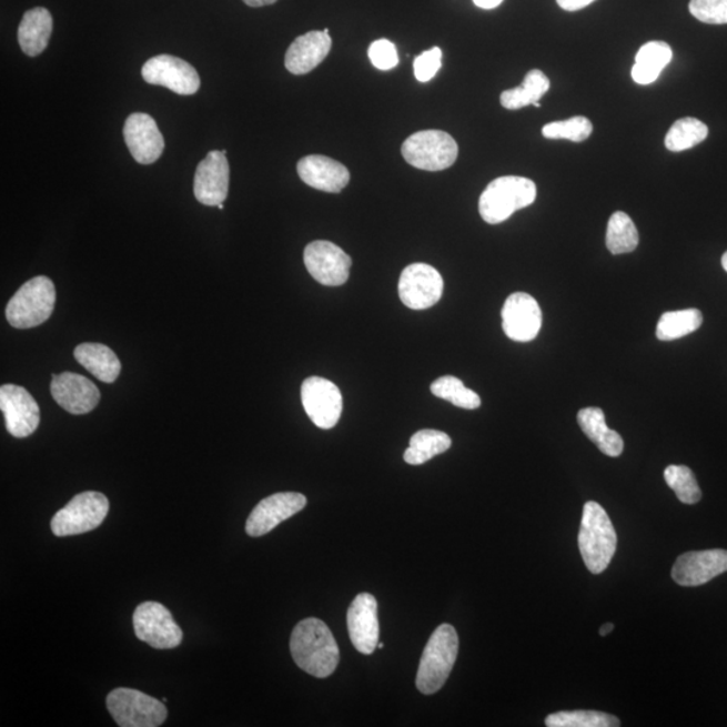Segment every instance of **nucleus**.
<instances>
[{"label": "nucleus", "instance_id": "obj_36", "mask_svg": "<svg viewBox=\"0 0 727 727\" xmlns=\"http://www.w3.org/2000/svg\"><path fill=\"white\" fill-rule=\"evenodd\" d=\"M593 123L585 117H574L559 122H553L542 129L543 137L547 139H566L575 143H580L590 138Z\"/></svg>", "mask_w": 727, "mask_h": 727}, {"label": "nucleus", "instance_id": "obj_14", "mask_svg": "<svg viewBox=\"0 0 727 727\" xmlns=\"http://www.w3.org/2000/svg\"><path fill=\"white\" fill-rule=\"evenodd\" d=\"M307 498L302 493L282 492L264 498L251 512L245 523V533L252 537L271 533L281 523L306 507Z\"/></svg>", "mask_w": 727, "mask_h": 727}, {"label": "nucleus", "instance_id": "obj_25", "mask_svg": "<svg viewBox=\"0 0 727 727\" xmlns=\"http://www.w3.org/2000/svg\"><path fill=\"white\" fill-rule=\"evenodd\" d=\"M578 425L594 445L609 457H618L624 452V440L615 430L606 425L604 411L586 407L578 413Z\"/></svg>", "mask_w": 727, "mask_h": 727}, {"label": "nucleus", "instance_id": "obj_21", "mask_svg": "<svg viewBox=\"0 0 727 727\" xmlns=\"http://www.w3.org/2000/svg\"><path fill=\"white\" fill-rule=\"evenodd\" d=\"M123 134L130 153L138 163L151 164L160 160L164 139L154 118L148 113H131L125 120Z\"/></svg>", "mask_w": 727, "mask_h": 727}, {"label": "nucleus", "instance_id": "obj_43", "mask_svg": "<svg viewBox=\"0 0 727 727\" xmlns=\"http://www.w3.org/2000/svg\"><path fill=\"white\" fill-rule=\"evenodd\" d=\"M613 629H615V625L605 624V625H603V627L599 628V635L600 636H608Z\"/></svg>", "mask_w": 727, "mask_h": 727}, {"label": "nucleus", "instance_id": "obj_30", "mask_svg": "<svg viewBox=\"0 0 727 727\" xmlns=\"http://www.w3.org/2000/svg\"><path fill=\"white\" fill-rule=\"evenodd\" d=\"M701 324L704 315L698 309L664 313L656 327V337L660 341L678 340L697 332Z\"/></svg>", "mask_w": 727, "mask_h": 727}, {"label": "nucleus", "instance_id": "obj_7", "mask_svg": "<svg viewBox=\"0 0 727 727\" xmlns=\"http://www.w3.org/2000/svg\"><path fill=\"white\" fill-rule=\"evenodd\" d=\"M109 511L110 502L103 493L82 492L57 512L50 527L59 537L90 533L105 521Z\"/></svg>", "mask_w": 727, "mask_h": 727}, {"label": "nucleus", "instance_id": "obj_15", "mask_svg": "<svg viewBox=\"0 0 727 727\" xmlns=\"http://www.w3.org/2000/svg\"><path fill=\"white\" fill-rule=\"evenodd\" d=\"M0 410L6 428L16 438H27L40 426V407L28 390L14 384L0 387Z\"/></svg>", "mask_w": 727, "mask_h": 727}, {"label": "nucleus", "instance_id": "obj_37", "mask_svg": "<svg viewBox=\"0 0 727 727\" xmlns=\"http://www.w3.org/2000/svg\"><path fill=\"white\" fill-rule=\"evenodd\" d=\"M691 16L707 24H727V0H691Z\"/></svg>", "mask_w": 727, "mask_h": 727}, {"label": "nucleus", "instance_id": "obj_31", "mask_svg": "<svg viewBox=\"0 0 727 727\" xmlns=\"http://www.w3.org/2000/svg\"><path fill=\"white\" fill-rule=\"evenodd\" d=\"M638 245L637 228L627 213H613L606 230V246L613 255L629 254Z\"/></svg>", "mask_w": 727, "mask_h": 727}, {"label": "nucleus", "instance_id": "obj_3", "mask_svg": "<svg viewBox=\"0 0 727 727\" xmlns=\"http://www.w3.org/2000/svg\"><path fill=\"white\" fill-rule=\"evenodd\" d=\"M458 635L451 624H442L434 630L423 650L416 687L422 694L432 695L444 687L458 656Z\"/></svg>", "mask_w": 727, "mask_h": 727}, {"label": "nucleus", "instance_id": "obj_18", "mask_svg": "<svg viewBox=\"0 0 727 727\" xmlns=\"http://www.w3.org/2000/svg\"><path fill=\"white\" fill-rule=\"evenodd\" d=\"M50 392L57 404L73 415L91 413L101 397L99 388L90 378L72 372L53 375Z\"/></svg>", "mask_w": 727, "mask_h": 727}, {"label": "nucleus", "instance_id": "obj_34", "mask_svg": "<svg viewBox=\"0 0 727 727\" xmlns=\"http://www.w3.org/2000/svg\"><path fill=\"white\" fill-rule=\"evenodd\" d=\"M619 719L603 711H559L546 718L548 727H617Z\"/></svg>", "mask_w": 727, "mask_h": 727}, {"label": "nucleus", "instance_id": "obj_35", "mask_svg": "<svg viewBox=\"0 0 727 727\" xmlns=\"http://www.w3.org/2000/svg\"><path fill=\"white\" fill-rule=\"evenodd\" d=\"M664 479L683 504L693 505L700 502L701 492L690 467L683 465L668 466L664 471Z\"/></svg>", "mask_w": 727, "mask_h": 727}, {"label": "nucleus", "instance_id": "obj_27", "mask_svg": "<svg viewBox=\"0 0 727 727\" xmlns=\"http://www.w3.org/2000/svg\"><path fill=\"white\" fill-rule=\"evenodd\" d=\"M672 60L673 49L667 42L650 41L638 50L632 79L640 85L653 84Z\"/></svg>", "mask_w": 727, "mask_h": 727}, {"label": "nucleus", "instance_id": "obj_46", "mask_svg": "<svg viewBox=\"0 0 727 727\" xmlns=\"http://www.w3.org/2000/svg\"><path fill=\"white\" fill-rule=\"evenodd\" d=\"M533 105L536 107V109H541V107H542L541 103H535Z\"/></svg>", "mask_w": 727, "mask_h": 727}, {"label": "nucleus", "instance_id": "obj_16", "mask_svg": "<svg viewBox=\"0 0 727 727\" xmlns=\"http://www.w3.org/2000/svg\"><path fill=\"white\" fill-rule=\"evenodd\" d=\"M503 331L517 343H529L542 327V310L534 296L515 293L508 296L502 310Z\"/></svg>", "mask_w": 727, "mask_h": 727}, {"label": "nucleus", "instance_id": "obj_10", "mask_svg": "<svg viewBox=\"0 0 727 727\" xmlns=\"http://www.w3.org/2000/svg\"><path fill=\"white\" fill-rule=\"evenodd\" d=\"M301 400L315 426L329 430L337 425L343 414V395L336 384L320 376L307 377L302 383Z\"/></svg>", "mask_w": 727, "mask_h": 727}, {"label": "nucleus", "instance_id": "obj_29", "mask_svg": "<svg viewBox=\"0 0 727 727\" xmlns=\"http://www.w3.org/2000/svg\"><path fill=\"white\" fill-rule=\"evenodd\" d=\"M549 80L539 69H533L524 78L521 87L504 91L501 97L505 110L516 111L524 107L539 103L541 99L548 92Z\"/></svg>", "mask_w": 727, "mask_h": 727}, {"label": "nucleus", "instance_id": "obj_44", "mask_svg": "<svg viewBox=\"0 0 727 727\" xmlns=\"http://www.w3.org/2000/svg\"><path fill=\"white\" fill-rule=\"evenodd\" d=\"M723 267L727 273V252H725V254L723 256Z\"/></svg>", "mask_w": 727, "mask_h": 727}, {"label": "nucleus", "instance_id": "obj_22", "mask_svg": "<svg viewBox=\"0 0 727 727\" xmlns=\"http://www.w3.org/2000/svg\"><path fill=\"white\" fill-rule=\"evenodd\" d=\"M301 180L310 188L326 193H340L351 181V173L343 163L325 155H307L296 164Z\"/></svg>", "mask_w": 727, "mask_h": 727}, {"label": "nucleus", "instance_id": "obj_38", "mask_svg": "<svg viewBox=\"0 0 727 727\" xmlns=\"http://www.w3.org/2000/svg\"><path fill=\"white\" fill-rule=\"evenodd\" d=\"M368 57L372 65L378 71H391L400 64V55L394 43L388 40H377L371 43Z\"/></svg>", "mask_w": 727, "mask_h": 727}, {"label": "nucleus", "instance_id": "obj_23", "mask_svg": "<svg viewBox=\"0 0 727 727\" xmlns=\"http://www.w3.org/2000/svg\"><path fill=\"white\" fill-rule=\"evenodd\" d=\"M332 49L329 30H314L295 38L287 49L284 65L290 73L302 75L314 71L324 61Z\"/></svg>", "mask_w": 727, "mask_h": 727}, {"label": "nucleus", "instance_id": "obj_19", "mask_svg": "<svg viewBox=\"0 0 727 727\" xmlns=\"http://www.w3.org/2000/svg\"><path fill=\"white\" fill-rule=\"evenodd\" d=\"M726 572V549H705L680 555L673 567V578L680 586H700Z\"/></svg>", "mask_w": 727, "mask_h": 727}, {"label": "nucleus", "instance_id": "obj_33", "mask_svg": "<svg viewBox=\"0 0 727 727\" xmlns=\"http://www.w3.org/2000/svg\"><path fill=\"white\" fill-rule=\"evenodd\" d=\"M430 391L440 400L451 402L455 407L476 410L482 406V397L476 392L466 388L458 377L447 375L436 378Z\"/></svg>", "mask_w": 727, "mask_h": 727}, {"label": "nucleus", "instance_id": "obj_24", "mask_svg": "<svg viewBox=\"0 0 727 727\" xmlns=\"http://www.w3.org/2000/svg\"><path fill=\"white\" fill-rule=\"evenodd\" d=\"M53 31V18L46 8L24 12L18 29V42L24 54L40 55L49 46Z\"/></svg>", "mask_w": 727, "mask_h": 727}, {"label": "nucleus", "instance_id": "obj_39", "mask_svg": "<svg viewBox=\"0 0 727 727\" xmlns=\"http://www.w3.org/2000/svg\"><path fill=\"white\" fill-rule=\"evenodd\" d=\"M442 67V50L438 47L426 50L414 61L416 80L427 82L435 78Z\"/></svg>", "mask_w": 727, "mask_h": 727}, {"label": "nucleus", "instance_id": "obj_8", "mask_svg": "<svg viewBox=\"0 0 727 727\" xmlns=\"http://www.w3.org/2000/svg\"><path fill=\"white\" fill-rule=\"evenodd\" d=\"M107 709L120 727H158L168 718L166 706L132 688H115L107 697Z\"/></svg>", "mask_w": 727, "mask_h": 727}, {"label": "nucleus", "instance_id": "obj_40", "mask_svg": "<svg viewBox=\"0 0 727 727\" xmlns=\"http://www.w3.org/2000/svg\"><path fill=\"white\" fill-rule=\"evenodd\" d=\"M596 2V0H556L561 9L566 11H578L587 8V6Z\"/></svg>", "mask_w": 727, "mask_h": 727}, {"label": "nucleus", "instance_id": "obj_26", "mask_svg": "<svg viewBox=\"0 0 727 727\" xmlns=\"http://www.w3.org/2000/svg\"><path fill=\"white\" fill-rule=\"evenodd\" d=\"M74 359L100 382L112 384L122 371V364L111 347L87 343L75 346Z\"/></svg>", "mask_w": 727, "mask_h": 727}, {"label": "nucleus", "instance_id": "obj_9", "mask_svg": "<svg viewBox=\"0 0 727 727\" xmlns=\"http://www.w3.org/2000/svg\"><path fill=\"white\" fill-rule=\"evenodd\" d=\"M135 636L155 649H173L182 643V629L172 613L160 603L148 600L138 606L132 617Z\"/></svg>", "mask_w": 727, "mask_h": 727}, {"label": "nucleus", "instance_id": "obj_1", "mask_svg": "<svg viewBox=\"0 0 727 727\" xmlns=\"http://www.w3.org/2000/svg\"><path fill=\"white\" fill-rule=\"evenodd\" d=\"M290 650L302 672L325 679L340 663V649L331 629L320 618H306L295 625Z\"/></svg>", "mask_w": 727, "mask_h": 727}, {"label": "nucleus", "instance_id": "obj_32", "mask_svg": "<svg viewBox=\"0 0 727 727\" xmlns=\"http://www.w3.org/2000/svg\"><path fill=\"white\" fill-rule=\"evenodd\" d=\"M709 135V129L704 122L695 118H683L676 120L673 128L667 132L664 143L673 153L690 150L704 142Z\"/></svg>", "mask_w": 727, "mask_h": 727}, {"label": "nucleus", "instance_id": "obj_28", "mask_svg": "<svg viewBox=\"0 0 727 727\" xmlns=\"http://www.w3.org/2000/svg\"><path fill=\"white\" fill-rule=\"evenodd\" d=\"M452 447V438L438 430H421L410 440V446L403 458L408 465H423Z\"/></svg>", "mask_w": 727, "mask_h": 727}, {"label": "nucleus", "instance_id": "obj_20", "mask_svg": "<svg viewBox=\"0 0 727 727\" xmlns=\"http://www.w3.org/2000/svg\"><path fill=\"white\" fill-rule=\"evenodd\" d=\"M347 630L353 646L360 654L375 653L381 636L377 618V600L370 593H360L347 610Z\"/></svg>", "mask_w": 727, "mask_h": 727}, {"label": "nucleus", "instance_id": "obj_2", "mask_svg": "<svg viewBox=\"0 0 727 727\" xmlns=\"http://www.w3.org/2000/svg\"><path fill=\"white\" fill-rule=\"evenodd\" d=\"M582 558L587 571L600 574L608 568L617 548V534L606 511L596 502H587L578 535Z\"/></svg>", "mask_w": 727, "mask_h": 727}, {"label": "nucleus", "instance_id": "obj_6", "mask_svg": "<svg viewBox=\"0 0 727 727\" xmlns=\"http://www.w3.org/2000/svg\"><path fill=\"white\" fill-rule=\"evenodd\" d=\"M402 155L411 166L426 172H441L457 161L458 144L447 132L420 131L404 141Z\"/></svg>", "mask_w": 727, "mask_h": 727}, {"label": "nucleus", "instance_id": "obj_4", "mask_svg": "<svg viewBox=\"0 0 727 727\" xmlns=\"http://www.w3.org/2000/svg\"><path fill=\"white\" fill-rule=\"evenodd\" d=\"M536 193L535 182L524 176H498L486 186L479 198V214L485 223L492 225L504 223L515 212L533 205Z\"/></svg>", "mask_w": 727, "mask_h": 727}, {"label": "nucleus", "instance_id": "obj_13", "mask_svg": "<svg viewBox=\"0 0 727 727\" xmlns=\"http://www.w3.org/2000/svg\"><path fill=\"white\" fill-rule=\"evenodd\" d=\"M309 274L324 286L337 287L350 277L352 259L339 245L325 240L310 243L303 254Z\"/></svg>", "mask_w": 727, "mask_h": 727}, {"label": "nucleus", "instance_id": "obj_47", "mask_svg": "<svg viewBox=\"0 0 727 727\" xmlns=\"http://www.w3.org/2000/svg\"><path fill=\"white\" fill-rule=\"evenodd\" d=\"M377 648L383 649V648H384V644H377Z\"/></svg>", "mask_w": 727, "mask_h": 727}, {"label": "nucleus", "instance_id": "obj_41", "mask_svg": "<svg viewBox=\"0 0 727 727\" xmlns=\"http://www.w3.org/2000/svg\"><path fill=\"white\" fill-rule=\"evenodd\" d=\"M473 2L479 9L493 10L498 8V6H501L504 2V0H473Z\"/></svg>", "mask_w": 727, "mask_h": 727}, {"label": "nucleus", "instance_id": "obj_17", "mask_svg": "<svg viewBox=\"0 0 727 727\" xmlns=\"http://www.w3.org/2000/svg\"><path fill=\"white\" fill-rule=\"evenodd\" d=\"M230 191V163L223 151H211L194 175V195L202 205L223 204Z\"/></svg>", "mask_w": 727, "mask_h": 727}, {"label": "nucleus", "instance_id": "obj_12", "mask_svg": "<svg viewBox=\"0 0 727 727\" xmlns=\"http://www.w3.org/2000/svg\"><path fill=\"white\" fill-rule=\"evenodd\" d=\"M145 82L161 85L174 93L189 97L200 90V75L185 60L170 54H161L150 59L142 68Z\"/></svg>", "mask_w": 727, "mask_h": 727}, {"label": "nucleus", "instance_id": "obj_42", "mask_svg": "<svg viewBox=\"0 0 727 727\" xmlns=\"http://www.w3.org/2000/svg\"><path fill=\"white\" fill-rule=\"evenodd\" d=\"M243 2L250 8H263V6L276 3L277 0H243Z\"/></svg>", "mask_w": 727, "mask_h": 727}, {"label": "nucleus", "instance_id": "obj_11", "mask_svg": "<svg viewBox=\"0 0 727 727\" xmlns=\"http://www.w3.org/2000/svg\"><path fill=\"white\" fill-rule=\"evenodd\" d=\"M397 290L403 305L413 310H426L442 299L444 280L432 265L414 263L402 271Z\"/></svg>", "mask_w": 727, "mask_h": 727}, {"label": "nucleus", "instance_id": "obj_5", "mask_svg": "<svg viewBox=\"0 0 727 727\" xmlns=\"http://www.w3.org/2000/svg\"><path fill=\"white\" fill-rule=\"evenodd\" d=\"M54 305V283L47 276H36L12 296L6 307V319L12 327H36L50 319Z\"/></svg>", "mask_w": 727, "mask_h": 727}, {"label": "nucleus", "instance_id": "obj_45", "mask_svg": "<svg viewBox=\"0 0 727 727\" xmlns=\"http://www.w3.org/2000/svg\"><path fill=\"white\" fill-rule=\"evenodd\" d=\"M218 208H219V210L223 211L224 210V204H220Z\"/></svg>", "mask_w": 727, "mask_h": 727}]
</instances>
